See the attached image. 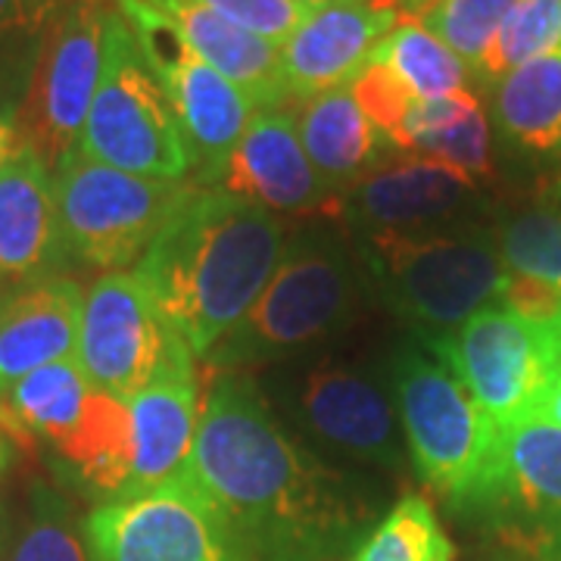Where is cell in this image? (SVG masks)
I'll return each mask as SVG.
<instances>
[{
    "label": "cell",
    "mask_w": 561,
    "mask_h": 561,
    "mask_svg": "<svg viewBox=\"0 0 561 561\" xmlns=\"http://www.w3.org/2000/svg\"><path fill=\"white\" fill-rule=\"evenodd\" d=\"M306 157L334 191L359 184L378 160V131L350 88L306 98L297 116Z\"/></svg>",
    "instance_id": "23"
},
{
    "label": "cell",
    "mask_w": 561,
    "mask_h": 561,
    "mask_svg": "<svg viewBox=\"0 0 561 561\" xmlns=\"http://www.w3.org/2000/svg\"><path fill=\"white\" fill-rule=\"evenodd\" d=\"M397 25L400 0H334L309 10L297 32L278 44L287 94L306 101L350 88Z\"/></svg>",
    "instance_id": "14"
},
{
    "label": "cell",
    "mask_w": 561,
    "mask_h": 561,
    "mask_svg": "<svg viewBox=\"0 0 561 561\" xmlns=\"http://www.w3.org/2000/svg\"><path fill=\"white\" fill-rule=\"evenodd\" d=\"M474 194V181L434 160L405 157L387 169L368 172L343 197V213L368 234H419L456 216Z\"/></svg>",
    "instance_id": "18"
},
{
    "label": "cell",
    "mask_w": 561,
    "mask_h": 561,
    "mask_svg": "<svg viewBox=\"0 0 561 561\" xmlns=\"http://www.w3.org/2000/svg\"><path fill=\"white\" fill-rule=\"evenodd\" d=\"M294 3H300V7H309V10H316V7H324V3H334V0H294Z\"/></svg>",
    "instance_id": "38"
},
{
    "label": "cell",
    "mask_w": 561,
    "mask_h": 561,
    "mask_svg": "<svg viewBox=\"0 0 561 561\" xmlns=\"http://www.w3.org/2000/svg\"><path fill=\"white\" fill-rule=\"evenodd\" d=\"M20 147H22V135H20V125H16V116H13V113H7V110L0 106V169L16 157V150H20Z\"/></svg>",
    "instance_id": "35"
},
{
    "label": "cell",
    "mask_w": 561,
    "mask_h": 561,
    "mask_svg": "<svg viewBox=\"0 0 561 561\" xmlns=\"http://www.w3.org/2000/svg\"><path fill=\"white\" fill-rule=\"evenodd\" d=\"M84 294L69 278H38L0 302V393L50 362L76 356Z\"/></svg>",
    "instance_id": "20"
},
{
    "label": "cell",
    "mask_w": 561,
    "mask_h": 561,
    "mask_svg": "<svg viewBox=\"0 0 561 561\" xmlns=\"http://www.w3.org/2000/svg\"><path fill=\"white\" fill-rule=\"evenodd\" d=\"M540 421H549V424H559L561 427V371H559V378H556V383H552L549 400L542 402Z\"/></svg>",
    "instance_id": "36"
},
{
    "label": "cell",
    "mask_w": 561,
    "mask_h": 561,
    "mask_svg": "<svg viewBox=\"0 0 561 561\" xmlns=\"http://www.w3.org/2000/svg\"><path fill=\"white\" fill-rule=\"evenodd\" d=\"M402 3H405V7H409V10H415V13H419L421 7H427V3H431V0H402Z\"/></svg>",
    "instance_id": "39"
},
{
    "label": "cell",
    "mask_w": 561,
    "mask_h": 561,
    "mask_svg": "<svg viewBox=\"0 0 561 561\" xmlns=\"http://www.w3.org/2000/svg\"><path fill=\"white\" fill-rule=\"evenodd\" d=\"M371 60L383 62L415 101L471 91V66L459 54H453L437 35H431L419 20L400 22L375 47Z\"/></svg>",
    "instance_id": "26"
},
{
    "label": "cell",
    "mask_w": 561,
    "mask_h": 561,
    "mask_svg": "<svg viewBox=\"0 0 561 561\" xmlns=\"http://www.w3.org/2000/svg\"><path fill=\"white\" fill-rule=\"evenodd\" d=\"M62 250L54 172L22 144L0 169V278H44L60 262Z\"/></svg>",
    "instance_id": "19"
},
{
    "label": "cell",
    "mask_w": 561,
    "mask_h": 561,
    "mask_svg": "<svg viewBox=\"0 0 561 561\" xmlns=\"http://www.w3.org/2000/svg\"><path fill=\"white\" fill-rule=\"evenodd\" d=\"M350 91H353L359 110L365 113V119L375 125L378 138H383L387 144L397 147L402 122H405L412 103H415V98L405 91V84H402L383 62L371 60L362 69L359 76L353 79Z\"/></svg>",
    "instance_id": "32"
},
{
    "label": "cell",
    "mask_w": 561,
    "mask_h": 561,
    "mask_svg": "<svg viewBox=\"0 0 561 561\" xmlns=\"http://www.w3.org/2000/svg\"><path fill=\"white\" fill-rule=\"evenodd\" d=\"M54 16H57L54 0H0V38L47 28Z\"/></svg>",
    "instance_id": "34"
},
{
    "label": "cell",
    "mask_w": 561,
    "mask_h": 561,
    "mask_svg": "<svg viewBox=\"0 0 561 561\" xmlns=\"http://www.w3.org/2000/svg\"><path fill=\"white\" fill-rule=\"evenodd\" d=\"M431 343L496 427L540 419L561 371V319H524L500 302Z\"/></svg>",
    "instance_id": "8"
},
{
    "label": "cell",
    "mask_w": 561,
    "mask_h": 561,
    "mask_svg": "<svg viewBox=\"0 0 561 561\" xmlns=\"http://www.w3.org/2000/svg\"><path fill=\"white\" fill-rule=\"evenodd\" d=\"M359 306V278L343 243L306 231L284 247L260 300L203 359L216 371H238L294 356L346 328Z\"/></svg>",
    "instance_id": "3"
},
{
    "label": "cell",
    "mask_w": 561,
    "mask_h": 561,
    "mask_svg": "<svg viewBox=\"0 0 561 561\" xmlns=\"http://www.w3.org/2000/svg\"><path fill=\"white\" fill-rule=\"evenodd\" d=\"M54 181L66 250L103 272L138 265L194 187L122 172L84 157L79 147L57 165Z\"/></svg>",
    "instance_id": "7"
},
{
    "label": "cell",
    "mask_w": 561,
    "mask_h": 561,
    "mask_svg": "<svg viewBox=\"0 0 561 561\" xmlns=\"http://www.w3.org/2000/svg\"><path fill=\"white\" fill-rule=\"evenodd\" d=\"M81 530L91 561H253L181 481L101 502Z\"/></svg>",
    "instance_id": "12"
},
{
    "label": "cell",
    "mask_w": 561,
    "mask_h": 561,
    "mask_svg": "<svg viewBox=\"0 0 561 561\" xmlns=\"http://www.w3.org/2000/svg\"><path fill=\"white\" fill-rule=\"evenodd\" d=\"M131 415L128 402L94 390L79 431L62 443L57 456L91 496L101 502L125 500L131 481Z\"/></svg>",
    "instance_id": "24"
},
{
    "label": "cell",
    "mask_w": 561,
    "mask_h": 561,
    "mask_svg": "<svg viewBox=\"0 0 561 561\" xmlns=\"http://www.w3.org/2000/svg\"><path fill=\"white\" fill-rule=\"evenodd\" d=\"M119 13L131 25L144 57L172 103L187 147L191 175L197 184H221L228 160L256 113V103L234 81L203 62L153 3L119 0Z\"/></svg>",
    "instance_id": "9"
},
{
    "label": "cell",
    "mask_w": 561,
    "mask_h": 561,
    "mask_svg": "<svg viewBox=\"0 0 561 561\" xmlns=\"http://www.w3.org/2000/svg\"><path fill=\"white\" fill-rule=\"evenodd\" d=\"M383 302L440 341L502 300L508 272L500 247L483 234H368Z\"/></svg>",
    "instance_id": "5"
},
{
    "label": "cell",
    "mask_w": 561,
    "mask_h": 561,
    "mask_svg": "<svg viewBox=\"0 0 561 561\" xmlns=\"http://www.w3.org/2000/svg\"><path fill=\"white\" fill-rule=\"evenodd\" d=\"M201 412V375L194 353H184L128 400L135 449L128 496L160 490L179 478L197 437Z\"/></svg>",
    "instance_id": "17"
},
{
    "label": "cell",
    "mask_w": 561,
    "mask_h": 561,
    "mask_svg": "<svg viewBox=\"0 0 561 561\" xmlns=\"http://www.w3.org/2000/svg\"><path fill=\"white\" fill-rule=\"evenodd\" d=\"M106 13L98 0H72L44 28L16 125L50 172L79 147L101 81Z\"/></svg>",
    "instance_id": "10"
},
{
    "label": "cell",
    "mask_w": 561,
    "mask_h": 561,
    "mask_svg": "<svg viewBox=\"0 0 561 561\" xmlns=\"http://www.w3.org/2000/svg\"><path fill=\"white\" fill-rule=\"evenodd\" d=\"M79 150L144 179H191L172 103L119 10L106 13L101 81L81 128Z\"/></svg>",
    "instance_id": "4"
},
{
    "label": "cell",
    "mask_w": 561,
    "mask_h": 561,
    "mask_svg": "<svg viewBox=\"0 0 561 561\" xmlns=\"http://www.w3.org/2000/svg\"><path fill=\"white\" fill-rule=\"evenodd\" d=\"M10 459H13V440H10V434L0 427V478H3V471H7Z\"/></svg>",
    "instance_id": "37"
},
{
    "label": "cell",
    "mask_w": 561,
    "mask_h": 561,
    "mask_svg": "<svg viewBox=\"0 0 561 561\" xmlns=\"http://www.w3.org/2000/svg\"><path fill=\"white\" fill-rule=\"evenodd\" d=\"M221 187L272 213H343L337 191L306 157L297 113L287 106L253 113L228 160Z\"/></svg>",
    "instance_id": "15"
},
{
    "label": "cell",
    "mask_w": 561,
    "mask_h": 561,
    "mask_svg": "<svg viewBox=\"0 0 561 561\" xmlns=\"http://www.w3.org/2000/svg\"><path fill=\"white\" fill-rule=\"evenodd\" d=\"M181 481L253 561H337L365 522L346 481L287 437L260 387L225 371L203 397Z\"/></svg>",
    "instance_id": "1"
},
{
    "label": "cell",
    "mask_w": 561,
    "mask_h": 561,
    "mask_svg": "<svg viewBox=\"0 0 561 561\" xmlns=\"http://www.w3.org/2000/svg\"><path fill=\"white\" fill-rule=\"evenodd\" d=\"M284 247L272 209L225 187H191L135 275L203 359L260 300Z\"/></svg>",
    "instance_id": "2"
},
{
    "label": "cell",
    "mask_w": 561,
    "mask_h": 561,
    "mask_svg": "<svg viewBox=\"0 0 561 561\" xmlns=\"http://www.w3.org/2000/svg\"><path fill=\"white\" fill-rule=\"evenodd\" d=\"M184 353L135 272H106L84 294L76 362L101 393L128 402Z\"/></svg>",
    "instance_id": "11"
},
{
    "label": "cell",
    "mask_w": 561,
    "mask_h": 561,
    "mask_svg": "<svg viewBox=\"0 0 561 561\" xmlns=\"http://www.w3.org/2000/svg\"><path fill=\"white\" fill-rule=\"evenodd\" d=\"M300 415L324 446L371 465H400L402 424L393 400L371 375L350 365H319L306 375Z\"/></svg>",
    "instance_id": "16"
},
{
    "label": "cell",
    "mask_w": 561,
    "mask_h": 561,
    "mask_svg": "<svg viewBox=\"0 0 561 561\" xmlns=\"http://www.w3.org/2000/svg\"><path fill=\"white\" fill-rule=\"evenodd\" d=\"M160 10L165 22L179 32V38L209 62L216 72L234 81L256 110L284 106L287 103V84L280 72L278 44L247 32L234 22L221 20L201 0H147Z\"/></svg>",
    "instance_id": "21"
},
{
    "label": "cell",
    "mask_w": 561,
    "mask_h": 561,
    "mask_svg": "<svg viewBox=\"0 0 561 561\" xmlns=\"http://www.w3.org/2000/svg\"><path fill=\"white\" fill-rule=\"evenodd\" d=\"M7 561H91L84 530H79L60 500L38 496L35 515Z\"/></svg>",
    "instance_id": "31"
},
{
    "label": "cell",
    "mask_w": 561,
    "mask_h": 561,
    "mask_svg": "<svg viewBox=\"0 0 561 561\" xmlns=\"http://www.w3.org/2000/svg\"><path fill=\"white\" fill-rule=\"evenodd\" d=\"M409 157L434 160L456 169L468 181H481L490 175V122L483 106H471L459 122L443 128L431 138L419 140Z\"/></svg>",
    "instance_id": "30"
},
{
    "label": "cell",
    "mask_w": 561,
    "mask_h": 561,
    "mask_svg": "<svg viewBox=\"0 0 561 561\" xmlns=\"http://www.w3.org/2000/svg\"><path fill=\"white\" fill-rule=\"evenodd\" d=\"M500 256L508 278H524L561 294V209L534 206L500 228Z\"/></svg>",
    "instance_id": "28"
},
{
    "label": "cell",
    "mask_w": 561,
    "mask_h": 561,
    "mask_svg": "<svg viewBox=\"0 0 561 561\" xmlns=\"http://www.w3.org/2000/svg\"><path fill=\"white\" fill-rule=\"evenodd\" d=\"M393 393L419 478L468 508L486 478L500 427L443 362L421 350H402L393 359Z\"/></svg>",
    "instance_id": "6"
},
{
    "label": "cell",
    "mask_w": 561,
    "mask_h": 561,
    "mask_svg": "<svg viewBox=\"0 0 561 561\" xmlns=\"http://www.w3.org/2000/svg\"><path fill=\"white\" fill-rule=\"evenodd\" d=\"M94 390L76 356L50 362L0 393V427L10 440H44L57 453L79 431Z\"/></svg>",
    "instance_id": "22"
},
{
    "label": "cell",
    "mask_w": 561,
    "mask_h": 561,
    "mask_svg": "<svg viewBox=\"0 0 561 561\" xmlns=\"http://www.w3.org/2000/svg\"><path fill=\"white\" fill-rule=\"evenodd\" d=\"M456 549L440 527L434 505L409 493L402 496L350 561H453Z\"/></svg>",
    "instance_id": "27"
},
{
    "label": "cell",
    "mask_w": 561,
    "mask_h": 561,
    "mask_svg": "<svg viewBox=\"0 0 561 561\" xmlns=\"http://www.w3.org/2000/svg\"><path fill=\"white\" fill-rule=\"evenodd\" d=\"M468 508L486 512L508 537L561 559V427L530 419L500 427L490 468Z\"/></svg>",
    "instance_id": "13"
},
{
    "label": "cell",
    "mask_w": 561,
    "mask_h": 561,
    "mask_svg": "<svg viewBox=\"0 0 561 561\" xmlns=\"http://www.w3.org/2000/svg\"><path fill=\"white\" fill-rule=\"evenodd\" d=\"M559 561H561V559H559Z\"/></svg>",
    "instance_id": "40"
},
{
    "label": "cell",
    "mask_w": 561,
    "mask_h": 561,
    "mask_svg": "<svg viewBox=\"0 0 561 561\" xmlns=\"http://www.w3.org/2000/svg\"><path fill=\"white\" fill-rule=\"evenodd\" d=\"M522 0H431L419 10V22L468 66H481Z\"/></svg>",
    "instance_id": "29"
},
{
    "label": "cell",
    "mask_w": 561,
    "mask_h": 561,
    "mask_svg": "<svg viewBox=\"0 0 561 561\" xmlns=\"http://www.w3.org/2000/svg\"><path fill=\"white\" fill-rule=\"evenodd\" d=\"M493 116L502 135L522 150H561V44L502 76Z\"/></svg>",
    "instance_id": "25"
},
{
    "label": "cell",
    "mask_w": 561,
    "mask_h": 561,
    "mask_svg": "<svg viewBox=\"0 0 561 561\" xmlns=\"http://www.w3.org/2000/svg\"><path fill=\"white\" fill-rule=\"evenodd\" d=\"M201 3L219 13L221 20L234 22L272 44L290 38L297 25L309 16V7H300L294 0H201Z\"/></svg>",
    "instance_id": "33"
}]
</instances>
